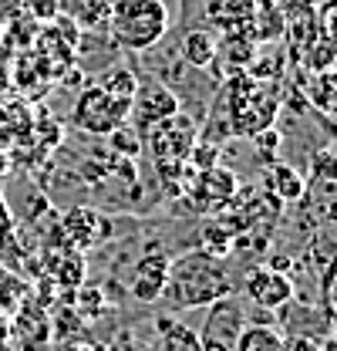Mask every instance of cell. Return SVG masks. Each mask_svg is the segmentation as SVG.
Segmentation results:
<instances>
[{
    "label": "cell",
    "instance_id": "1",
    "mask_svg": "<svg viewBox=\"0 0 337 351\" xmlns=\"http://www.w3.org/2000/svg\"><path fill=\"white\" fill-rule=\"evenodd\" d=\"M226 294H233V280L223 261L199 247L192 254L168 261V277L159 301H166V307L172 311H196V307H210Z\"/></svg>",
    "mask_w": 337,
    "mask_h": 351
},
{
    "label": "cell",
    "instance_id": "2",
    "mask_svg": "<svg viewBox=\"0 0 337 351\" xmlns=\"http://www.w3.org/2000/svg\"><path fill=\"white\" fill-rule=\"evenodd\" d=\"M216 101H223L233 135H247V138H253L256 132L270 129L273 119H277V112H280V91H277V82L253 78L247 71L226 78L223 95H219Z\"/></svg>",
    "mask_w": 337,
    "mask_h": 351
},
{
    "label": "cell",
    "instance_id": "3",
    "mask_svg": "<svg viewBox=\"0 0 337 351\" xmlns=\"http://www.w3.org/2000/svg\"><path fill=\"white\" fill-rule=\"evenodd\" d=\"M168 7L166 0H115L108 7V24L105 31L112 41L125 51H152L168 34Z\"/></svg>",
    "mask_w": 337,
    "mask_h": 351
},
{
    "label": "cell",
    "instance_id": "4",
    "mask_svg": "<svg viewBox=\"0 0 337 351\" xmlns=\"http://www.w3.org/2000/svg\"><path fill=\"white\" fill-rule=\"evenodd\" d=\"M71 122L88 135H115L128 125V98H118L101 85L84 88L71 108Z\"/></svg>",
    "mask_w": 337,
    "mask_h": 351
},
{
    "label": "cell",
    "instance_id": "5",
    "mask_svg": "<svg viewBox=\"0 0 337 351\" xmlns=\"http://www.w3.org/2000/svg\"><path fill=\"white\" fill-rule=\"evenodd\" d=\"M250 321L247 314V301L236 298V294H226L219 301H212L206 307V317H203V328L196 331L199 335V348L203 351H236V338L243 331V324Z\"/></svg>",
    "mask_w": 337,
    "mask_h": 351
},
{
    "label": "cell",
    "instance_id": "6",
    "mask_svg": "<svg viewBox=\"0 0 337 351\" xmlns=\"http://www.w3.org/2000/svg\"><path fill=\"white\" fill-rule=\"evenodd\" d=\"M54 341V321L34 294L10 314V348L17 351H44Z\"/></svg>",
    "mask_w": 337,
    "mask_h": 351
},
{
    "label": "cell",
    "instance_id": "7",
    "mask_svg": "<svg viewBox=\"0 0 337 351\" xmlns=\"http://www.w3.org/2000/svg\"><path fill=\"white\" fill-rule=\"evenodd\" d=\"M196 142H199L196 125H192L182 112H175V115H168L162 122H155L152 129L145 132V145H149V152L155 156V162L189 159V152H192Z\"/></svg>",
    "mask_w": 337,
    "mask_h": 351
},
{
    "label": "cell",
    "instance_id": "8",
    "mask_svg": "<svg viewBox=\"0 0 337 351\" xmlns=\"http://www.w3.org/2000/svg\"><path fill=\"white\" fill-rule=\"evenodd\" d=\"M175 112H179V98H175L166 85H159V82L135 85L132 101H128V122L138 125L142 135L152 129L155 122H162V119L175 115Z\"/></svg>",
    "mask_w": 337,
    "mask_h": 351
},
{
    "label": "cell",
    "instance_id": "9",
    "mask_svg": "<svg viewBox=\"0 0 337 351\" xmlns=\"http://www.w3.org/2000/svg\"><path fill=\"white\" fill-rule=\"evenodd\" d=\"M186 189H189V203H192V206L212 213V210L226 206V203L236 196L240 182H236L233 169L212 162V166H206V169H199V173L192 176V179L186 182Z\"/></svg>",
    "mask_w": 337,
    "mask_h": 351
},
{
    "label": "cell",
    "instance_id": "10",
    "mask_svg": "<svg viewBox=\"0 0 337 351\" xmlns=\"http://www.w3.org/2000/svg\"><path fill=\"white\" fill-rule=\"evenodd\" d=\"M243 294L260 311H277L294 301V280L277 267H253L243 277Z\"/></svg>",
    "mask_w": 337,
    "mask_h": 351
},
{
    "label": "cell",
    "instance_id": "11",
    "mask_svg": "<svg viewBox=\"0 0 337 351\" xmlns=\"http://www.w3.org/2000/svg\"><path fill=\"white\" fill-rule=\"evenodd\" d=\"M61 237L78 250H91L112 237V223L91 206H75V210H68V217H61Z\"/></svg>",
    "mask_w": 337,
    "mask_h": 351
},
{
    "label": "cell",
    "instance_id": "12",
    "mask_svg": "<svg viewBox=\"0 0 337 351\" xmlns=\"http://www.w3.org/2000/svg\"><path fill=\"white\" fill-rule=\"evenodd\" d=\"M44 270L51 274V280L58 284V287H64V291H75V287H82L84 277H88V261H84V250L78 247H71L68 240L64 243H51L47 250H44Z\"/></svg>",
    "mask_w": 337,
    "mask_h": 351
},
{
    "label": "cell",
    "instance_id": "13",
    "mask_svg": "<svg viewBox=\"0 0 337 351\" xmlns=\"http://www.w3.org/2000/svg\"><path fill=\"white\" fill-rule=\"evenodd\" d=\"M168 277V257L166 254H145L142 261L132 267V280H128V291L138 304H155L162 298V287H166Z\"/></svg>",
    "mask_w": 337,
    "mask_h": 351
},
{
    "label": "cell",
    "instance_id": "14",
    "mask_svg": "<svg viewBox=\"0 0 337 351\" xmlns=\"http://www.w3.org/2000/svg\"><path fill=\"white\" fill-rule=\"evenodd\" d=\"M256 47H260V44L253 41L247 31H226V34L216 38V58H212V64H219L223 78L243 75V71L250 68Z\"/></svg>",
    "mask_w": 337,
    "mask_h": 351
},
{
    "label": "cell",
    "instance_id": "15",
    "mask_svg": "<svg viewBox=\"0 0 337 351\" xmlns=\"http://www.w3.org/2000/svg\"><path fill=\"white\" fill-rule=\"evenodd\" d=\"M263 182H266V189H270L277 199H284V203H294V199H300V196L307 193L303 173H300L297 166H290V162H280V159H266Z\"/></svg>",
    "mask_w": 337,
    "mask_h": 351
},
{
    "label": "cell",
    "instance_id": "16",
    "mask_svg": "<svg viewBox=\"0 0 337 351\" xmlns=\"http://www.w3.org/2000/svg\"><path fill=\"white\" fill-rule=\"evenodd\" d=\"M253 10H256V0H206V21L212 27H219V34L247 31Z\"/></svg>",
    "mask_w": 337,
    "mask_h": 351
},
{
    "label": "cell",
    "instance_id": "17",
    "mask_svg": "<svg viewBox=\"0 0 337 351\" xmlns=\"http://www.w3.org/2000/svg\"><path fill=\"white\" fill-rule=\"evenodd\" d=\"M284 331L273 321H247L240 338H236V351H280L284 348Z\"/></svg>",
    "mask_w": 337,
    "mask_h": 351
},
{
    "label": "cell",
    "instance_id": "18",
    "mask_svg": "<svg viewBox=\"0 0 337 351\" xmlns=\"http://www.w3.org/2000/svg\"><path fill=\"white\" fill-rule=\"evenodd\" d=\"M34 132V115L24 101H7L0 105V145H14L17 138Z\"/></svg>",
    "mask_w": 337,
    "mask_h": 351
},
{
    "label": "cell",
    "instance_id": "19",
    "mask_svg": "<svg viewBox=\"0 0 337 351\" xmlns=\"http://www.w3.org/2000/svg\"><path fill=\"white\" fill-rule=\"evenodd\" d=\"M287 27L284 14L270 3V0H256V10H253V21L247 24V34H250L256 44H270L273 38H280Z\"/></svg>",
    "mask_w": 337,
    "mask_h": 351
},
{
    "label": "cell",
    "instance_id": "20",
    "mask_svg": "<svg viewBox=\"0 0 337 351\" xmlns=\"http://www.w3.org/2000/svg\"><path fill=\"white\" fill-rule=\"evenodd\" d=\"M155 331H159V348L155 351H203L199 348V335L189 324L175 321V317H159Z\"/></svg>",
    "mask_w": 337,
    "mask_h": 351
},
{
    "label": "cell",
    "instance_id": "21",
    "mask_svg": "<svg viewBox=\"0 0 337 351\" xmlns=\"http://www.w3.org/2000/svg\"><path fill=\"white\" fill-rule=\"evenodd\" d=\"M27 298H31V284L0 257V311L3 314H14Z\"/></svg>",
    "mask_w": 337,
    "mask_h": 351
},
{
    "label": "cell",
    "instance_id": "22",
    "mask_svg": "<svg viewBox=\"0 0 337 351\" xmlns=\"http://www.w3.org/2000/svg\"><path fill=\"white\" fill-rule=\"evenodd\" d=\"M182 58L192 64V68H212V58H216V34L212 31H186L182 38Z\"/></svg>",
    "mask_w": 337,
    "mask_h": 351
},
{
    "label": "cell",
    "instance_id": "23",
    "mask_svg": "<svg viewBox=\"0 0 337 351\" xmlns=\"http://www.w3.org/2000/svg\"><path fill=\"white\" fill-rule=\"evenodd\" d=\"M310 101L327 112V115H337V71H317L314 82H310Z\"/></svg>",
    "mask_w": 337,
    "mask_h": 351
},
{
    "label": "cell",
    "instance_id": "24",
    "mask_svg": "<svg viewBox=\"0 0 337 351\" xmlns=\"http://www.w3.org/2000/svg\"><path fill=\"white\" fill-rule=\"evenodd\" d=\"M78 291V321L82 324H91L98 317L108 314V301H105V291L101 287H75Z\"/></svg>",
    "mask_w": 337,
    "mask_h": 351
},
{
    "label": "cell",
    "instance_id": "25",
    "mask_svg": "<svg viewBox=\"0 0 337 351\" xmlns=\"http://www.w3.org/2000/svg\"><path fill=\"white\" fill-rule=\"evenodd\" d=\"M203 240H206V243H203V250L212 254V257H219V261L233 250V233H229V230H223V226H216V223H210V226L203 230Z\"/></svg>",
    "mask_w": 337,
    "mask_h": 351
},
{
    "label": "cell",
    "instance_id": "26",
    "mask_svg": "<svg viewBox=\"0 0 337 351\" xmlns=\"http://www.w3.org/2000/svg\"><path fill=\"white\" fill-rule=\"evenodd\" d=\"M101 88H108L112 95H118V98H128L132 101V91H135V75L128 71V68H115V71H108L105 75V82H98Z\"/></svg>",
    "mask_w": 337,
    "mask_h": 351
},
{
    "label": "cell",
    "instance_id": "27",
    "mask_svg": "<svg viewBox=\"0 0 337 351\" xmlns=\"http://www.w3.org/2000/svg\"><path fill=\"white\" fill-rule=\"evenodd\" d=\"M24 10L31 14V21L38 24H47L61 14V0H24Z\"/></svg>",
    "mask_w": 337,
    "mask_h": 351
},
{
    "label": "cell",
    "instance_id": "28",
    "mask_svg": "<svg viewBox=\"0 0 337 351\" xmlns=\"http://www.w3.org/2000/svg\"><path fill=\"white\" fill-rule=\"evenodd\" d=\"M314 176H317V179H331V182H337V152H331V149L314 152Z\"/></svg>",
    "mask_w": 337,
    "mask_h": 351
},
{
    "label": "cell",
    "instance_id": "29",
    "mask_svg": "<svg viewBox=\"0 0 337 351\" xmlns=\"http://www.w3.org/2000/svg\"><path fill=\"white\" fill-rule=\"evenodd\" d=\"M14 240H17L14 217H10V210H7V203H3V193H0V257H3V250L14 247Z\"/></svg>",
    "mask_w": 337,
    "mask_h": 351
},
{
    "label": "cell",
    "instance_id": "30",
    "mask_svg": "<svg viewBox=\"0 0 337 351\" xmlns=\"http://www.w3.org/2000/svg\"><path fill=\"white\" fill-rule=\"evenodd\" d=\"M280 351H324V348H321V341H314L307 335H290V338H284Z\"/></svg>",
    "mask_w": 337,
    "mask_h": 351
},
{
    "label": "cell",
    "instance_id": "31",
    "mask_svg": "<svg viewBox=\"0 0 337 351\" xmlns=\"http://www.w3.org/2000/svg\"><path fill=\"white\" fill-rule=\"evenodd\" d=\"M10 348V314L0 311V351Z\"/></svg>",
    "mask_w": 337,
    "mask_h": 351
},
{
    "label": "cell",
    "instance_id": "32",
    "mask_svg": "<svg viewBox=\"0 0 337 351\" xmlns=\"http://www.w3.org/2000/svg\"><path fill=\"white\" fill-rule=\"evenodd\" d=\"M3 176H7V156L0 152V179H3Z\"/></svg>",
    "mask_w": 337,
    "mask_h": 351
},
{
    "label": "cell",
    "instance_id": "33",
    "mask_svg": "<svg viewBox=\"0 0 337 351\" xmlns=\"http://www.w3.org/2000/svg\"><path fill=\"white\" fill-rule=\"evenodd\" d=\"M68 351H95V348H78V345H71V348Z\"/></svg>",
    "mask_w": 337,
    "mask_h": 351
},
{
    "label": "cell",
    "instance_id": "34",
    "mask_svg": "<svg viewBox=\"0 0 337 351\" xmlns=\"http://www.w3.org/2000/svg\"><path fill=\"white\" fill-rule=\"evenodd\" d=\"M152 351H155V348H152Z\"/></svg>",
    "mask_w": 337,
    "mask_h": 351
}]
</instances>
